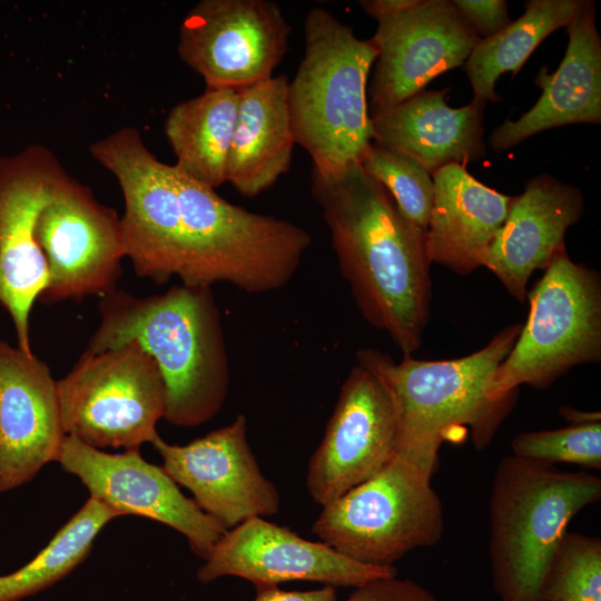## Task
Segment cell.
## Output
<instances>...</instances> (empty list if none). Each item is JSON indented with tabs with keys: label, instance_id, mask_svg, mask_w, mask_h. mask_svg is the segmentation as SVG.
I'll use <instances>...</instances> for the list:
<instances>
[{
	"label": "cell",
	"instance_id": "cell-1",
	"mask_svg": "<svg viewBox=\"0 0 601 601\" xmlns=\"http://www.w3.org/2000/svg\"><path fill=\"white\" fill-rule=\"evenodd\" d=\"M311 177L312 195L362 316L385 332L403 355H412L422 346L430 318L425 231L400 211L361 164L327 176L313 170Z\"/></svg>",
	"mask_w": 601,
	"mask_h": 601
},
{
	"label": "cell",
	"instance_id": "cell-2",
	"mask_svg": "<svg viewBox=\"0 0 601 601\" xmlns=\"http://www.w3.org/2000/svg\"><path fill=\"white\" fill-rule=\"evenodd\" d=\"M99 312L100 323L85 352L137 342L161 373L168 423L195 427L220 411L229 387V363L210 287L175 285L146 297L116 289L102 297Z\"/></svg>",
	"mask_w": 601,
	"mask_h": 601
},
{
	"label": "cell",
	"instance_id": "cell-3",
	"mask_svg": "<svg viewBox=\"0 0 601 601\" xmlns=\"http://www.w3.org/2000/svg\"><path fill=\"white\" fill-rule=\"evenodd\" d=\"M522 326H506L481 349L454 359L403 355L396 362L375 348L358 349L356 364L375 375L392 400L396 451L437 466L445 441L461 442L470 434L477 450L486 447L516 402L518 392L494 397L493 380Z\"/></svg>",
	"mask_w": 601,
	"mask_h": 601
},
{
	"label": "cell",
	"instance_id": "cell-4",
	"mask_svg": "<svg viewBox=\"0 0 601 601\" xmlns=\"http://www.w3.org/2000/svg\"><path fill=\"white\" fill-rule=\"evenodd\" d=\"M304 31L305 53L287 89L292 130L313 170L335 175L361 164L373 142L367 80L377 49L322 8L309 10Z\"/></svg>",
	"mask_w": 601,
	"mask_h": 601
},
{
	"label": "cell",
	"instance_id": "cell-5",
	"mask_svg": "<svg viewBox=\"0 0 601 601\" xmlns=\"http://www.w3.org/2000/svg\"><path fill=\"white\" fill-rule=\"evenodd\" d=\"M601 497V479L514 455L496 467L490 494L489 556L502 601H542L544 577L570 521Z\"/></svg>",
	"mask_w": 601,
	"mask_h": 601
},
{
	"label": "cell",
	"instance_id": "cell-6",
	"mask_svg": "<svg viewBox=\"0 0 601 601\" xmlns=\"http://www.w3.org/2000/svg\"><path fill=\"white\" fill-rule=\"evenodd\" d=\"M169 171L180 209L183 285L227 283L246 293L263 294L292 279L312 246L305 229L233 205L174 165Z\"/></svg>",
	"mask_w": 601,
	"mask_h": 601
},
{
	"label": "cell",
	"instance_id": "cell-7",
	"mask_svg": "<svg viewBox=\"0 0 601 601\" xmlns=\"http://www.w3.org/2000/svg\"><path fill=\"white\" fill-rule=\"evenodd\" d=\"M437 466L396 451L372 479L322 506L312 532L359 563L394 566L407 553L439 543L441 500L431 485Z\"/></svg>",
	"mask_w": 601,
	"mask_h": 601
},
{
	"label": "cell",
	"instance_id": "cell-8",
	"mask_svg": "<svg viewBox=\"0 0 601 601\" xmlns=\"http://www.w3.org/2000/svg\"><path fill=\"white\" fill-rule=\"evenodd\" d=\"M526 323L496 370L493 395L543 390L572 367L601 359V276L560 248L526 294Z\"/></svg>",
	"mask_w": 601,
	"mask_h": 601
},
{
	"label": "cell",
	"instance_id": "cell-9",
	"mask_svg": "<svg viewBox=\"0 0 601 601\" xmlns=\"http://www.w3.org/2000/svg\"><path fill=\"white\" fill-rule=\"evenodd\" d=\"M67 436L99 450H139L158 436L166 407L165 383L155 359L137 342L96 354L83 352L57 381Z\"/></svg>",
	"mask_w": 601,
	"mask_h": 601
},
{
	"label": "cell",
	"instance_id": "cell-10",
	"mask_svg": "<svg viewBox=\"0 0 601 601\" xmlns=\"http://www.w3.org/2000/svg\"><path fill=\"white\" fill-rule=\"evenodd\" d=\"M35 236L48 272L42 303L117 289L126 257L121 220L87 187L69 177L39 214Z\"/></svg>",
	"mask_w": 601,
	"mask_h": 601
},
{
	"label": "cell",
	"instance_id": "cell-11",
	"mask_svg": "<svg viewBox=\"0 0 601 601\" xmlns=\"http://www.w3.org/2000/svg\"><path fill=\"white\" fill-rule=\"evenodd\" d=\"M90 152L115 175L122 190L126 257L136 274L158 285L174 275L179 277L180 209L169 165L149 151L134 127H122L93 142Z\"/></svg>",
	"mask_w": 601,
	"mask_h": 601
},
{
	"label": "cell",
	"instance_id": "cell-12",
	"mask_svg": "<svg viewBox=\"0 0 601 601\" xmlns=\"http://www.w3.org/2000/svg\"><path fill=\"white\" fill-rule=\"evenodd\" d=\"M292 28L268 0H201L179 29L178 53L206 87L242 89L273 77Z\"/></svg>",
	"mask_w": 601,
	"mask_h": 601
},
{
	"label": "cell",
	"instance_id": "cell-13",
	"mask_svg": "<svg viewBox=\"0 0 601 601\" xmlns=\"http://www.w3.org/2000/svg\"><path fill=\"white\" fill-rule=\"evenodd\" d=\"M68 178L55 155L40 145L0 157V306L9 312L18 347L27 354H32L30 311L48 278L36 224Z\"/></svg>",
	"mask_w": 601,
	"mask_h": 601
},
{
	"label": "cell",
	"instance_id": "cell-14",
	"mask_svg": "<svg viewBox=\"0 0 601 601\" xmlns=\"http://www.w3.org/2000/svg\"><path fill=\"white\" fill-rule=\"evenodd\" d=\"M57 462L81 481L91 497L120 516H144L181 533L203 560L227 531L185 496L161 466L147 462L139 450L108 453L67 436Z\"/></svg>",
	"mask_w": 601,
	"mask_h": 601
},
{
	"label": "cell",
	"instance_id": "cell-15",
	"mask_svg": "<svg viewBox=\"0 0 601 601\" xmlns=\"http://www.w3.org/2000/svg\"><path fill=\"white\" fill-rule=\"evenodd\" d=\"M396 443L388 392L375 375L354 365L308 461L306 489L312 500L324 506L372 479L394 456Z\"/></svg>",
	"mask_w": 601,
	"mask_h": 601
},
{
	"label": "cell",
	"instance_id": "cell-16",
	"mask_svg": "<svg viewBox=\"0 0 601 601\" xmlns=\"http://www.w3.org/2000/svg\"><path fill=\"white\" fill-rule=\"evenodd\" d=\"M377 49L367 89L370 116L424 90L441 73L465 63L480 40L452 1L417 0L377 20Z\"/></svg>",
	"mask_w": 601,
	"mask_h": 601
},
{
	"label": "cell",
	"instance_id": "cell-17",
	"mask_svg": "<svg viewBox=\"0 0 601 601\" xmlns=\"http://www.w3.org/2000/svg\"><path fill=\"white\" fill-rule=\"evenodd\" d=\"M247 430V418L238 414L230 424L188 444H169L160 436L151 443L164 471L227 530L252 518L272 516L280 505L276 485L262 473L252 451Z\"/></svg>",
	"mask_w": 601,
	"mask_h": 601
},
{
	"label": "cell",
	"instance_id": "cell-18",
	"mask_svg": "<svg viewBox=\"0 0 601 601\" xmlns=\"http://www.w3.org/2000/svg\"><path fill=\"white\" fill-rule=\"evenodd\" d=\"M233 575L255 588L287 581L358 588L397 575L395 566L359 563L321 541H309L286 526L252 518L227 530L197 571L203 583Z\"/></svg>",
	"mask_w": 601,
	"mask_h": 601
},
{
	"label": "cell",
	"instance_id": "cell-19",
	"mask_svg": "<svg viewBox=\"0 0 601 601\" xmlns=\"http://www.w3.org/2000/svg\"><path fill=\"white\" fill-rule=\"evenodd\" d=\"M66 437L48 365L0 342V492L23 485L57 462Z\"/></svg>",
	"mask_w": 601,
	"mask_h": 601
},
{
	"label": "cell",
	"instance_id": "cell-20",
	"mask_svg": "<svg viewBox=\"0 0 601 601\" xmlns=\"http://www.w3.org/2000/svg\"><path fill=\"white\" fill-rule=\"evenodd\" d=\"M580 189L549 174L530 179L513 197L506 218L494 238L484 267L518 302H524L529 279L545 269L564 247V235L583 215Z\"/></svg>",
	"mask_w": 601,
	"mask_h": 601
},
{
	"label": "cell",
	"instance_id": "cell-21",
	"mask_svg": "<svg viewBox=\"0 0 601 601\" xmlns=\"http://www.w3.org/2000/svg\"><path fill=\"white\" fill-rule=\"evenodd\" d=\"M565 28L569 41L559 68L553 73L540 69L534 83L542 89L541 97L518 120H505L493 130L492 149H510L564 125L601 122V38L594 2L583 0Z\"/></svg>",
	"mask_w": 601,
	"mask_h": 601
},
{
	"label": "cell",
	"instance_id": "cell-22",
	"mask_svg": "<svg viewBox=\"0 0 601 601\" xmlns=\"http://www.w3.org/2000/svg\"><path fill=\"white\" fill-rule=\"evenodd\" d=\"M434 196L425 231L431 264L467 275L484 266L513 197L475 179L461 164L432 174Z\"/></svg>",
	"mask_w": 601,
	"mask_h": 601
},
{
	"label": "cell",
	"instance_id": "cell-23",
	"mask_svg": "<svg viewBox=\"0 0 601 601\" xmlns=\"http://www.w3.org/2000/svg\"><path fill=\"white\" fill-rule=\"evenodd\" d=\"M447 89L423 90L371 115L373 142L403 151L432 175L450 165H465L485 156L483 116L486 102L460 108L446 102Z\"/></svg>",
	"mask_w": 601,
	"mask_h": 601
},
{
	"label": "cell",
	"instance_id": "cell-24",
	"mask_svg": "<svg viewBox=\"0 0 601 601\" xmlns=\"http://www.w3.org/2000/svg\"><path fill=\"white\" fill-rule=\"evenodd\" d=\"M287 89L285 75L238 89L226 181L245 197H255L267 190L290 167L296 142Z\"/></svg>",
	"mask_w": 601,
	"mask_h": 601
},
{
	"label": "cell",
	"instance_id": "cell-25",
	"mask_svg": "<svg viewBox=\"0 0 601 601\" xmlns=\"http://www.w3.org/2000/svg\"><path fill=\"white\" fill-rule=\"evenodd\" d=\"M238 100L237 89L207 88L169 110L164 131L180 173L214 189L226 183Z\"/></svg>",
	"mask_w": 601,
	"mask_h": 601
},
{
	"label": "cell",
	"instance_id": "cell-26",
	"mask_svg": "<svg viewBox=\"0 0 601 601\" xmlns=\"http://www.w3.org/2000/svg\"><path fill=\"white\" fill-rule=\"evenodd\" d=\"M583 0H528L524 12L499 33L480 39L464 63L473 100L497 102L495 85L502 73L516 75L536 47L566 27Z\"/></svg>",
	"mask_w": 601,
	"mask_h": 601
},
{
	"label": "cell",
	"instance_id": "cell-27",
	"mask_svg": "<svg viewBox=\"0 0 601 601\" xmlns=\"http://www.w3.org/2000/svg\"><path fill=\"white\" fill-rule=\"evenodd\" d=\"M118 516L90 496L32 560L0 577V601H19L63 579L88 556L99 532Z\"/></svg>",
	"mask_w": 601,
	"mask_h": 601
},
{
	"label": "cell",
	"instance_id": "cell-28",
	"mask_svg": "<svg viewBox=\"0 0 601 601\" xmlns=\"http://www.w3.org/2000/svg\"><path fill=\"white\" fill-rule=\"evenodd\" d=\"M361 166L385 187L400 211L426 231L434 196L430 171L412 156L376 142H372Z\"/></svg>",
	"mask_w": 601,
	"mask_h": 601
},
{
	"label": "cell",
	"instance_id": "cell-29",
	"mask_svg": "<svg viewBox=\"0 0 601 601\" xmlns=\"http://www.w3.org/2000/svg\"><path fill=\"white\" fill-rule=\"evenodd\" d=\"M541 597L542 601H601V540L565 531L549 563Z\"/></svg>",
	"mask_w": 601,
	"mask_h": 601
},
{
	"label": "cell",
	"instance_id": "cell-30",
	"mask_svg": "<svg viewBox=\"0 0 601 601\" xmlns=\"http://www.w3.org/2000/svg\"><path fill=\"white\" fill-rule=\"evenodd\" d=\"M514 456L540 463H572L601 467V422L515 435L511 442Z\"/></svg>",
	"mask_w": 601,
	"mask_h": 601
},
{
	"label": "cell",
	"instance_id": "cell-31",
	"mask_svg": "<svg viewBox=\"0 0 601 601\" xmlns=\"http://www.w3.org/2000/svg\"><path fill=\"white\" fill-rule=\"evenodd\" d=\"M346 601H439L428 590L397 575L380 578L355 588Z\"/></svg>",
	"mask_w": 601,
	"mask_h": 601
},
{
	"label": "cell",
	"instance_id": "cell-32",
	"mask_svg": "<svg viewBox=\"0 0 601 601\" xmlns=\"http://www.w3.org/2000/svg\"><path fill=\"white\" fill-rule=\"evenodd\" d=\"M452 2L480 39L499 33L511 22L508 3L504 0H452Z\"/></svg>",
	"mask_w": 601,
	"mask_h": 601
},
{
	"label": "cell",
	"instance_id": "cell-33",
	"mask_svg": "<svg viewBox=\"0 0 601 601\" xmlns=\"http://www.w3.org/2000/svg\"><path fill=\"white\" fill-rule=\"evenodd\" d=\"M254 601H337L336 587L325 584L309 591H286L277 585L256 588Z\"/></svg>",
	"mask_w": 601,
	"mask_h": 601
},
{
	"label": "cell",
	"instance_id": "cell-34",
	"mask_svg": "<svg viewBox=\"0 0 601 601\" xmlns=\"http://www.w3.org/2000/svg\"><path fill=\"white\" fill-rule=\"evenodd\" d=\"M417 0H362L359 6L374 19L378 20L385 17L396 14L413 4Z\"/></svg>",
	"mask_w": 601,
	"mask_h": 601
},
{
	"label": "cell",
	"instance_id": "cell-35",
	"mask_svg": "<svg viewBox=\"0 0 601 601\" xmlns=\"http://www.w3.org/2000/svg\"><path fill=\"white\" fill-rule=\"evenodd\" d=\"M560 413L568 420L571 421L573 424H582V423H589V422H599L600 421V413L593 412V413H587L581 412L572 407H560Z\"/></svg>",
	"mask_w": 601,
	"mask_h": 601
}]
</instances>
